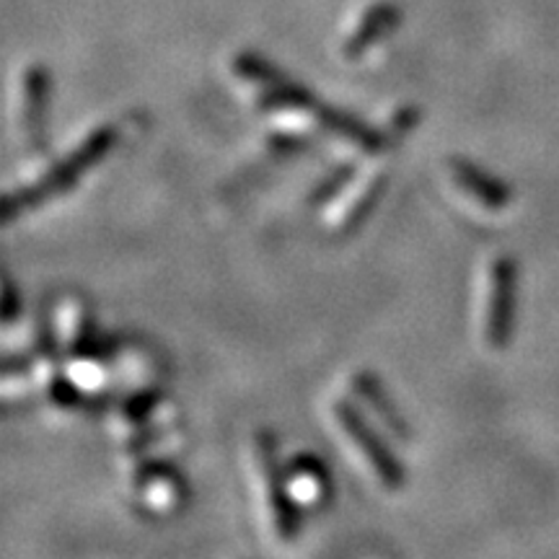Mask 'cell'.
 <instances>
[{
  "mask_svg": "<svg viewBox=\"0 0 559 559\" xmlns=\"http://www.w3.org/2000/svg\"><path fill=\"white\" fill-rule=\"evenodd\" d=\"M353 383H355V391H358L360 400L366 402L370 409H373V415L379 417L381 423L386 425V428L394 432L396 438L407 440L409 438L407 423L402 419L400 409H396V404L389 400L386 389L381 386V381L376 379L373 373H368V370H360V373L353 379Z\"/></svg>",
  "mask_w": 559,
  "mask_h": 559,
  "instance_id": "ba28073f",
  "label": "cell"
},
{
  "mask_svg": "<svg viewBox=\"0 0 559 559\" xmlns=\"http://www.w3.org/2000/svg\"><path fill=\"white\" fill-rule=\"evenodd\" d=\"M396 24H400V9H396L394 3L381 0V3L368 5V9L360 13L355 29L347 34L345 41H342V55H345L347 60L362 58L370 47L379 45L389 32H394Z\"/></svg>",
  "mask_w": 559,
  "mask_h": 559,
  "instance_id": "8992f818",
  "label": "cell"
},
{
  "mask_svg": "<svg viewBox=\"0 0 559 559\" xmlns=\"http://www.w3.org/2000/svg\"><path fill=\"white\" fill-rule=\"evenodd\" d=\"M13 317H16V293H13L11 280L5 277V283H3V319L11 321Z\"/></svg>",
  "mask_w": 559,
  "mask_h": 559,
  "instance_id": "8fae6325",
  "label": "cell"
},
{
  "mask_svg": "<svg viewBox=\"0 0 559 559\" xmlns=\"http://www.w3.org/2000/svg\"><path fill=\"white\" fill-rule=\"evenodd\" d=\"M257 464L264 481V492H267V506L272 513V528H275L280 542H293L298 531L296 508H293L288 485H285L283 472H280L275 438L272 432H257Z\"/></svg>",
  "mask_w": 559,
  "mask_h": 559,
  "instance_id": "3957f363",
  "label": "cell"
},
{
  "mask_svg": "<svg viewBox=\"0 0 559 559\" xmlns=\"http://www.w3.org/2000/svg\"><path fill=\"white\" fill-rule=\"evenodd\" d=\"M47 111H50V73L45 66H29L24 73V135L32 148H45Z\"/></svg>",
  "mask_w": 559,
  "mask_h": 559,
  "instance_id": "5b68a950",
  "label": "cell"
},
{
  "mask_svg": "<svg viewBox=\"0 0 559 559\" xmlns=\"http://www.w3.org/2000/svg\"><path fill=\"white\" fill-rule=\"evenodd\" d=\"M383 185H386V177H373L368 181L366 187H362V192L358 194V198H355L353 202H349V207H347V213H345V218H342V226L345 228H349V226H355V223H358L360 218H366V213L370 207H373V202H376V198H379L381 194V190H383Z\"/></svg>",
  "mask_w": 559,
  "mask_h": 559,
  "instance_id": "30bf717a",
  "label": "cell"
},
{
  "mask_svg": "<svg viewBox=\"0 0 559 559\" xmlns=\"http://www.w3.org/2000/svg\"><path fill=\"white\" fill-rule=\"evenodd\" d=\"M449 171L456 185L464 190L469 198L481 202L487 210H502L510 202V190L502 185L500 179L489 177L487 171H481L479 166H474L466 158H451Z\"/></svg>",
  "mask_w": 559,
  "mask_h": 559,
  "instance_id": "52a82bcc",
  "label": "cell"
},
{
  "mask_svg": "<svg viewBox=\"0 0 559 559\" xmlns=\"http://www.w3.org/2000/svg\"><path fill=\"white\" fill-rule=\"evenodd\" d=\"M117 138H120V132H117V128H111V124L96 128L86 140H83L79 148L70 151L66 160H60L47 177L37 179L34 185L24 187V190L13 192L3 200V223H11L13 218H19L21 213H29L32 207L41 205V202L68 192L83 174L94 169V164H99V160L115 148Z\"/></svg>",
  "mask_w": 559,
  "mask_h": 559,
  "instance_id": "6da1fadb",
  "label": "cell"
},
{
  "mask_svg": "<svg viewBox=\"0 0 559 559\" xmlns=\"http://www.w3.org/2000/svg\"><path fill=\"white\" fill-rule=\"evenodd\" d=\"M313 115L319 117V122L324 124V128H330L332 132H337L340 138L353 140V143L358 145V148L368 151V153L381 151L383 138L379 135V132L366 128V124H362L360 120H355V117L345 115V111L332 109V107H324V104H317V109H313Z\"/></svg>",
  "mask_w": 559,
  "mask_h": 559,
  "instance_id": "9c48e42d",
  "label": "cell"
},
{
  "mask_svg": "<svg viewBox=\"0 0 559 559\" xmlns=\"http://www.w3.org/2000/svg\"><path fill=\"white\" fill-rule=\"evenodd\" d=\"M334 417H337L340 428L349 438V443H355V449L362 453V459L368 461L370 469L376 472V477L386 489H400L404 485V469L400 461L394 459V453L386 449V443L376 436L373 428L366 423V417L349 402L334 404Z\"/></svg>",
  "mask_w": 559,
  "mask_h": 559,
  "instance_id": "7a4b0ae2",
  "label": "cell"
},
{
  "mask_svg": "<svg viewBox=\"0 0 559 559\" xmlns=\"http://www.w3.org/2000/svg\"><path fill=\"white\" fill-rule=\"evenodd\" d=\"M513 262L500 257V260L492 262V270H489V298L485 319L487 345L495 349H500L510 337V324H513Z\"/></svg>",
  "mask_w": 559,
  "mask_h": 559,
  "instance_id": "277c9868",
  "label": "cell"
}]
</instances>
